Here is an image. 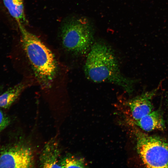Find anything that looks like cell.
Here are the masks:
<instances>
[{"label":"cell","instance_id":"obj_1","mask_svg":"<svg viewBox=\"0 0 168 168\" xmlns=\"http://www.w3.org/2000/svg\"><path fill=\"white\" fill-rule=\"evenodd\" d=\"M86 78L95 82L111 83L119 86L128 93H132L136 81L121 73L112 49L101 42L93 44L84 66Z\"/></svg>","mask_w":168,"mask_h":168},{"label":"cell","instance_id":"obj_8","mask_svg":"<svg viewBox=\"0 0 168 168\" xmlns=\"http://www.w3.org/2000/svg\"><path fill=\"white\" fill-rule=\"evenodd\" d=\"M133 123L142 130L147 132L155 130H163L165 125L163 119L160 113L153 110Z\"/></svg>","mask_w":168,"mask_h":168},{"label":"cell","instance_id":"obj_12","mask_svg":"<svg viewBox=\"0 0 168 168\" xmlns=\"http://www.w3.org/2000/svg\"><path fill=\"white\" fill-rule=\"evenodd\" d=\"M10 121L9 116L0 109V133L9 125Z\"/></svg>","mask_w":168,"mask_h":168},{"label":"cell","instance_id":"obj_7","mask_svg":"<svg viewBox=\"0 0 168 168\" xmlns=\"http://www.w3.org/2000/svg\"><path fill=\"white\" fill-rule=\"evenodd\" d=\"M60 151L57 142L52 139L43 148L40 158V167L43 168H61Z\"/></svg>","mask_w":168,"mask_h":168},{"label":"cell","instance_id":"obj_4","mask_svg":"<svg viewBox=\"0 0 168 168\" xmlns=\"http://www.w3.org/2000/svg\"><path fill=\"white\" fill-rule=\"evenodd\" d=\"M135 133L137 151L145 166L168 168V143L157 137Z\"/></svg>","mask_w":168,"mask_h":168},{"label":"cell","instance_id":"obj_6","mask_svg":"<svg viewBox=\"0 0 168 168\" xmlns=\"http://www.w3.org/2000/svg\"><path fill=\"white\" fill-rule=\"evenodd\" d=\"M142 93L128 101L126 103L133 122L137 121L149 114L154 109L152 99L161 86Z\"/></svg>","mask_w":168,"mask_h":168},{"label":"cell","instance_id":"obj_9","mask_svg":"<svg viewBox=\"0 0 168 168\" xmlns=\"http://www.w3.org/2000/svg\"><path fill=\"white\" fill-rule=\"evenodd\" d=\"M3 2L9 14L18 25H23L26 20L23 0H3Z\"/></svg>","mask_w":168,"mask_h":168},{"label":"cell","instance_id":"obj_2","mask_svg":"<svg viewBox=\"0 0 168 168\" xmlns=\"http://www.w3.org/2000/svg\"><path fill=\"white\" fill-rule=\"evenodd\" d=\"M22 46L34 70L39 79L45 83L53 79L57 64L51 51L23 25H18Z\"/></svg>","mask_w":168,"mask_h":168},{"label":"cell","instance_id":"obj_11","mask_svg":"<svg viewBox=\"0 0 168 168\" xmlns=\"http://www.w3.org/2000/svg\"><path fill=\"white\" fill-rule=\"evenodd\" d=\"M61 168H83L85 163L83 158H78L73 156H68L61 159Z\"/></svg>","mask_w":168,"mask_h":168},{"label":"cell","instance_id":"obj_10","mask_svg":"<svg viewBox=\"0 0 168 168\" xmlns=\"http://www.w3.org/2000/svg\"><path fill=\"white\" fill-rule=\"evenodd\" d=\"M25 86L23 83L18 84L0 95V108H9L20 96Z\"/></svg>","mask_w":168,"mask_h":168},{"label":"cell","instance_id":"obj_5","mask_svg":"<svg viewBox=\"0 0 168 168\" xmlns=\"http://www.w3.org/2000/svg\"><path fill=\"white\" fill-rule=\"evenodd\" d=\"M34 156L31 149L21 144L3 147L0 152V168H31Z\"/></svg>","mask_w":168,"mask_h":168},{"label":"cell","instance_id":"obj_3","mask_svg":"<svg viewBox=\"0 0 168 168\" xmlns=\"http://www.w3.org/2000/svg\"><path fill=\"white\" fill-rule=\"evenodd\" d=\"M61 36L63 48L75 55L85 54L93 44L92 29L85 19H75L66 22L62 27Z\"/></svg>","mask_w":168,"mask_h":168}]
</instances>
